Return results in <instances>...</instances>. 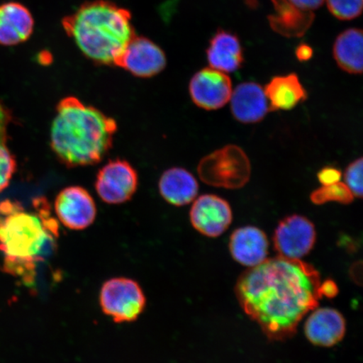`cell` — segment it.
<instances>
[{
  "label": "cell",
  "mask_w": 363,
  "mask_h": 363,
  "mask_svg": "<svg viewBox=\"0 0 363 363\" xmlns=\"http://www.w3.org/2000/svg\"><path fill=\"white\" fill-rule=\"evenodd\" d=\"M329 11L340 21H351L359 16L363 0H325Z\"/></svg>",
  "instance_id": "cell-24"
},
{
  "label": "cell",
  "mask_w": 363,
  "mask_h": 363,
  "mask_svg": "<svg viewBox=\"0 0 363 363\" xmlns=\"http://www.w3.org/2000/svg\"><path fill=\"white\" fill-rule=\"evenodd\" d=\"M138 187V174L130 163L111 160L99 171L95 189L104 202L119 204L129 201Z\"/></svg>",
  "instance_id": "cell-9"
},
{
  "label": "cell",
  "mask_w": 363,
  "mask_h": 363,
  "mask_svg": "<svg viewBox=\"0 0 363 363\" xmlns=\"http://www.w3.org/2000/svg\"><path fill=\"white\" fill-rule=\"evenodd\" d=\"M274 13L269 16V24L275 33L286 38H301L310 29L314 13L301 10L289 0H272Z\"/></svg>",
  "instance_id": "cell-18"
},
{
  "label": "cell",
  "mask_w": 363,
  "mask_h": 363,
  "mask_svg": "<svg viewBox=\"0 0 363 363\" xmlns=\"http://www.w3.org/2000/svg\"><path fill=\"white\" fill-rule=\"evenodd\" d=\"M305 325L306 337L318 347H330L342 340L346 333V320L333 308H315Z\"/></svg>",
  "instance_id": "cell-15"
},
{
  "label": "cell",
  "mask_w": 363,
  "mask_h": 363,
  "mask_svg": "<svg viewBox=\"0 0 363 363\" xmlns=\"http://www.w3.org/2000/svg\"><path fill=\"white\" fill-rule=\"evenodd\" d=\"M54 206L58 220L72 230L87 229L96 219L97 208L94 199L79 186L62 189Z\"/></svg>",
  "instance_id": "cell-11"
},
{
  "label": "cell",
  "mask_w": 363,
  "mask_h": 363,
  "mask_svg": "<svg viewBox=\"0 0 363 363\" xmlns=\"http://www.w3.org/2000/svg\"><path fill=\"white\" fill-rule=\"evenodd\" d=\"M362 157L356 159L349 164L344 172L343 183L347 186L354 197L362 198Z\"/></svg>",
  "instance_id": "cell-25"
},
{
  "label": "cell",
  "mask_w": 363,
  "mask_h": 363,
  "mask_svg": "<svg viewBox=\"0 0 363 363\" xmlns=\"http://www.w3.org/2000/svg\"><path fill=\"white\" fill-rule=\"evenodd\" d=\"M252 167L247 154L237 145H227L202 158L198 174L212 187L239 189L251 178Z\"/></svg>",
  "instance_id": "cell-5"
},
{
  "label": "cell",
  "mask_w": 363,
  "mask_h": 363,
  "mask_svg": "<svg viewBox=\"0 0 363 363\" xmlns=\"http://www.w3.org/2000/svg\"><path fill=\"white\" fill-rule=\"evenodd\" d=\"M158 188L162 197L175 206H184L193 202L199 193L196 179L182 167H172L163 172Z\"/></svg>",
  "instance_id": "cell-20"
},
{
  "label": "cell",
  "mask_w": 363,
  "mask_h": 363,
  "mask_svg": "<svg viewBox=\"0 0 363 363\" xmlns=\"http://www.w3.org/2000/svg\"><path fill=\"white\" fill-rule=\"evenodd\" d=\"M99 303L104 314L116 323H125L138 319L146 308L147 298L135 280L113 278L103 284Z\"/></svg>",
  "instance_id": "cell-6"
},
{
  "label": "cell",
  "mask_w": 363,
  "mask_h": 363,
  "mask_svg": "<svg viewBox=\"0 0 363 363\" xmlns=\"http://www.w3.org/2000/svg\"><path fill=\"white\" fill-rule=\"evenodd\" d=\"M229 102L233 117L243 124L258 123L270 111L264 89L254 82L238 85Z\"/></svg>",
  "instance_id": "cell-13"
},
{
  "label": "cell",
  "mask_w": 363,
  "mask_h": 363,
  "mask_svg": "<svg viewBox=\"0 0 363 363\" xmlns=\"http://www.w3.org/2000/svg\"><path fill=\"white\" fill-rule=\"evenodd\" d=\"M294 6L306 11H312L319 9L325 0H289Z\"/></svg>",
  "instance_id": "cell-27"
},
{
  "label": "cell",
  "mask_w": 363,
  "mask_h": 363,
  "mask_svg": "<svg viewBox=\"0 0 363 363\" xmlns=\"http://www.w3.org/2000/svg\"><path fill=\"white\" fill-rule=\"evenodd\" d=\"M263 89L270 111H291L308 98L306 89L295 74L276 76Z\"/></svg>",
  "instance_id": "cell-19"
},
{
  "label": "cell",
  "mask_w": 363,
  "mask_h": 363,
  "mask_svg": "<svg viewBox=\"0 0 363 363\" xmlns=\"http://www.w3.org/2000/svg\"><path fill=\"white\" fill-rule=\"evenodd\" d=\"M319 272L301 260L266 259L240 277L235 294L246 314L272 340L296 333L299 322L323 296Z\"/></svg>",
  "instance_id": "cell-1"
},
{
  "label": "cell",
  "mask_w": 363,
  "mask_h": 363,
  "mask_svg": "<svg viewBox=\"0 0 363 363\" xmlns=\"http://www.w3.org/2000/svg\"><path fill=\"white\" fill-rule=\"evenodd\" d=\"M321 292L323 296L333 298L338 292L337 286L333 280H325L321 283Z\"/></svg>",
  "instance_id": "cell-28"
},
{
  "label": "cell",
  "mask_w": 363,
  "mask_h": 363,
  "mask_svg": "<svg viewBox=\"0 0 363 363\" xmlns=\"http://www.w3.org/2000/svg\"><path fill=\"white\" fill-rule=\"evenodd\" d=\"M342 178V172L335 167H325L317 174V179L322 186L338 183Z\"/></svg>",
  "instance_id": "cell-26"
},
{
  "label": "cell",
  "mask_w": 363,
  "mask_h": 363,
  "mask_svg": "<svg viewBox=\"0 0 363 363\" xmlns=\"http://www.w3.org/2000/svg\"><path fill=\"white\" fill-rule=\"evenodd\" d=\"M35 212L26 211L20 202L0 203V251L3 270L27 286L33 284L36 265L56 244L59 226L45 198L33 201Z\"/></svg>",
  "instance_id": "cell-2"
},
{
  "label": "cell",
  "mask_w": 363,
  "mask_h": 363,
  "mask_svg": "<svg viewBox=\"0 0 363 363\" xmlns=\"http://www.w3.org/2000/svg\"><path fill=\"white\" fill-rule=\"evenodd\" d=\"M35 21L22 4L9 2L0 6V45H16L26 42L33 33Z\"/></svg>",
  "instance_id": "cell-16"
},
{
  "label": "cell",
  "mask_w": 363,
  "mask_h": 363,
  "mask_svg": "<svg viewBox=\"0 0 363 363\" xmlns=\"http://www.w3.org/2000/svg\"><path fill=\"white\" fill-rule=\"evenodd\" d=\"M269 247V240L264 231L256 226L240 227L230 238L231 256L235 261L249 269L267 259Z\"/></svg>",
  "instance_id": "cell-14"
},
{
  "label": "cell",
  "mask_w": 363,
  "mask_h": 363,
  "mask_svg": "<svg viewBox=\"0 0 363 363\" xmlns=\"http://www.w3.org/2000/svg\"><path fill=\"white\" fill-rule=\"evenodd\" d=\"M189 89L195 106L206 111L223 108L230 101L233 91L230 77L211 67L193 76Z\"/></svg>",
  "instance_id": "cell-10"
},
{
  "label": "cell",
  "mask_w": 363,
  "mask_h": 363,
  "mask_svg": "<svg viewBox=\"0 0 363 363\" xmlns=\"http://www.w3.org/2000/svg\"><path fill=\"white\" fill-rule=\"evenodd\" d=\"M354 195L343 182L337 184L321 186L320 188L314 190L311 194V201L316 206L330 202H335L342 204H350L354 201Z\"/></svg>",
  "instance_id": "cell-23"
},
{
  "label": "cell",
  "mask_w": 363,
  "mask_h": 363,
  "mask_svg": "<svg viewBox=\"0 0 363 363\" xmlns=\"http://www.w3.org/2000/svg\"><path fill=\"white\" fill-rule=\"evenodd\" d=\"M363 36L360 29L345 30L335 40L333 56L340 69L350 74H362Z\"/></svg>",
  "instance_id": "cell-21"
},
{
  "label": "cell",
  "mask_w": 363,
  "mask_h": 363,
  "mask_svg": "<svg viewBox=\"0 0 363 363\" xmlns=\"http://www.w3.org/2000/svg\"><path fill=\"white\" fill-rule=\"evenodd\" d=\"M313 56V49L306 44H301L296 49V57L298 61L307 62Z\"/></svg>",
  "instance_id": "cell-29"
},
{
  "label": "cell",
  "mask_w": 363,
  "mask_h": 363,
  "mask_svg": "<svg viewBox=\"0 0 363 363\" xmlns=\"http://www.w3.org/2000/svg\"><path fill=\"white\" fill-rule=\"evenodd\" d=\"M194 228L208 238H218L233 222L230 203L215 194H203L194 199L189 213Z\"/></svg>",
  "instance_id": "cell-12"
},
{
  "label": "cell",
  "mask_w": 363,
  "mask_h": 363,
  "mask_svg": "<svg viewBox=\"0 0 363 363\" xmlns=\"http://www.w3.org/2000/svg\"><path fill=\"white\" fill-rule=\"evenodd\" d=\"M62 24L84 55L103 65H113L135 35L130 12L107 0L82 4Z\"/></svg>",
  "instance_id": "cell-4"
},
{
  "label": "cell",
  "mask_w": 363,
  "mask_h": 363,
  "mask_svg": "<svg viewBox=\"0 0 363 363\" xmlns=\"http://www.w3.org/2000/svg\"><path fill=\"white\" fill-rule=\"evenodd\" d=\"M116 131V121L112 118L68 96L57 104L51 147L67 167L97 164L110 151Z\"/></svg>",
  "instance_id": "cell-3"
},
{
  "label": "cell",
  "mask_w": 363,
  "mask_h": 363,
  "mask_svg": "<svg viewBox=\"0 0 363 363\" xmlns=\"http://www.w3.org/2000/svg\"><path fill=\"white\" fill-rule=\"evenodd\" d=\"M11 121L10 110L0 102V193L7 188L16 170V159L7 147V130Z\"/></svg>",
  "instance_id": "cell-22"
},
{
  "label": "cell",
  "mask_w": 363,
  "mask_h": 363,
  "mask_svg": "<svg viewBox=\"0 0 363 363\" xmlns=\"http://www.w3.org/2000/svg\"><path fill=\"white\" fill-rule=\"evenodd\" d=\"M272 240L279 257L301 260L315 246V227L305 216H287L277 226Z\"/></svg>",
  "instance_id": "cell-7"
},
{
  "label": "cell",
  "mask_w": 363,
  "mask_h": 363,
  "mask_svg": "<svg viewBox=\"0 0 363 363\" xmlns=\"http://www.w3.org/2000/svg\"><path fill=\"white\" fill-rule=\"evenodd\" d=\"M113 65L139 78H151L164 70L167 58L165 52L152 40L135 35Z\"/></svg>",
  "instance_id": "cell-8"
},
{
  "label": "cell",
  "mask_w": 363,
  "mask_h": 363,
  "mask_svg": "<svg viewBox=\"0 0 363 363\" xmlns=\"http://www.w3.org/2000/svg\"><path fill=\"white\" fill-rule=\"evenodd\" d=\"M206 54L210 67L225 74L238 71L244 62L240 40L225 30H219L213 36Z\"/></svg>",
  "instance_id": "cell-17"
}]
</instances>
